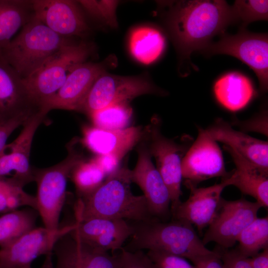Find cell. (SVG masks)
Returning a JSON list of instances; mask_svg holds the SVG:
<instances>
[{"label":"cell","instance_id":"9c48e42d","mask_svg":"<svg viewBox=\"0 0 268 268\" xmlns=\"http://www.w3.org/2000/svg\"><path fill=\"white\" fill-rule=\"evenodd\" d=\"M201 53L212 56L229 55L248 65L256 73L261 93L268 89V36L267 33H256L240 29L235 34L225 33L219 40L211 42Z\"/></svg>","mask_w":268,"mask_h":268},{"label":"cell","instance_id":"d6986e66","mask_svg":"<svg viewBox=\"0 0 268 268\" xmlns=\"http://www.w3.org/2000/svg\"><path fill=\"white\" fill-rule=\"evenodd\" d=\"M24 80L0 54V122L40 110Z\"/></svg>","mask_w":268,"mask_h":268},{"label":"cell","instance_id":"74e56055","mask_svg":"<svg viewBox=\"0 0 268 268\" xmlns=\"http://www.w3.org/2000/svg\"><path fill=\"white\" fill-rule=\"evenodd\" d=\"M123 261L121 268H149L150 261L140 251L133 253L122 251Z\"/></svg>","mask_w":268,"mask_h":268},{"label":"cell","instance_id":"6da1fadb","mask_svg":"<svg viewBox=\"0 0 268 268\" xmlns=\"http://www.w3.org/2000/svg\"><path fill=\"white\" fill-rule=\"evenodd\" d=\"M165 29L179 55L180 66L193 67L192 53L201 51L233 24L231 6L224 0L159 1Z\"/></svg>","mask_w":268,"mask_h":268},{"label":"cell","instance_id":"83f0119b","mask_svg":"<svg viewBox=\"0 0 268 268\" xmlns=\"http://www.w3.org/2000/svg\"><path fill=\"white\" fill-rule=\"evenodd\" d=\"M24 186L12 177H0V212L5 213L22 206L36 210L35 196L26 193Z\"/></svg>","mask_w":268,"mask_h":268},{"label":"cell","instance_id":"ffe728a7","mask_svg":"<svg viewBox=\"0 0 268 268\" xmlns=\"http://www.w3.org/2000/svg\"><path fill=\"white\" fill-rule=\"evenodd\" d=\"M75 229L71 233L80 240L105 252L121 249L135 228L126 220L91 218L75 219Z\"/></svg>","mask_w":268,"mask_h":268},{"label":"cell","instance_id":"e0dca14e","mask_svg":"<svg viewBox=\"0 0 268 268\" xmlns=\"http://www.w3.org/2000/svg\"><path fill=\"white\" fill-rule=\"evenodd\" d=\"M53 252L57 258L55 268H121L123 257L110 255L80 240L71 231L63 236Z\"/></svg>","mask_w":268,"mask_h":268},{"label":"cell","instance_id":"52a82bcc","mask_svg":"<svg viewBox=\"0 0 268 268\" xmlns=\"http://www.w3.org/2000/svg\"><path fill=\"white\" fill-rule=\"evenodd\" d=\"M93 47L85 41L72 42L52 55L24 79L32 96L41 108L59 90L71 70L86 62Z\"/></svg>","mask_w":268,"mask_h":268},{"label":"cell","instance_id":"f1b7e54d","mask_svg":"<svg viewBox=\"0 0 268 268\" xmlns=\"http://www.w3.org/2000/svg\"><path fill=\"white\" fill-rule=\"evenodd\" d=\"M237 250L244 256L251 258L268 248V218L257 217L239 235Z\"/></svg>","mask_w":268,"mask_h":268},{"label":"cell","instance_id":"f35d334b","mask_svg":"<svg viewBox=\"0 0 268 268\" xmlns=\"http://www.w3.org/2000/svg\"><path fill=\"white\" fill-rule=\"evenodd\" d=\"M105 173L107 177L115 172L120 167L122 158L114 154L97 155L93 158Z\"/></svg>","mask_w":268,"mask_h":268},{"label":"cell","instance_id":"4fadbf2b","mask_svg":"<svg viewBox=\"0 0 268 268\" xmlns=\"http://www.w3.org/2000/svg\"><path fill=\"white\" fill-rule=\"evenodd\" d=\"M115 59L110 56L101 62H85L76 66L59 90L43 104L42 108L48 112L53 109L77 111L98 76L114 66Z\"/></svg>","mask_w":268,"mask_h":268},{"label":"cell","instance_id":"7bdbcfd3","mask_svg":"<svg viewBox=\"0 0 268 268\" xmlns=\"http://www.w3.org/2000/svg\"></svg>","mask_w":268,"mask_h":268},{"label":"cell","instance_id":"4316f807","mask_svg":"<svg viewBox=\"0 0 268 268\" xmlns=\"http://www.w3.org/2000/svg\"><path fill=\"white\" fill-rule=\"evenodd\" d=\"M39 215L35 209L28 207L16 209L0 216V248L15 241L36 227Z\"/></svg>","mask_w":268,"mask_h":268},{"label":"cell","instance_id":"9a60e30c","mask_svg":"<svg viewBox=\"0 0 268 268\" xmlns=\"http://www.w3.org/2000/svg\"><path fill=\"white\" fill-rule=\"evenodd\" d=\"M48 113L41 109L31 116L17 138L5 145L0 154V177L14 172L12 177L24 186L34 181V169L30 164L31 147L35 133Z\"/></svg>","mask_w":268,"mask_h":268},{"label":"cell","instance_id":"7c38bea8","mask_svg":"<svg viewBox=\"0 0 268 268\" xmlns=\"http://www.w3.org/2000/svg\"><path fill=\"white\" fill-rule=\"evenodd\" d=\"M76 227L74 222L55 230L35 227L0 248V268H31L34 260L42 255L50 256L57 242Z\"/></svg>","mask_w":268,"mask_h":268},{"label":"cell","instance_id":"d6a6232c","mask_svg":"<svg viewBox=\"0 0 268 268\" xmlns=\"http://www.w3.org/2000/svg\"><path fill=\"white\" fill-rule=\"evenodd\" d=\"M78 2L82 9L91 16L111 27H117L116 11L118 1L78 0Z\"/></svg>","mask_w":268,"mask_h":268},{"label":"cell","instance_id":"484cf974","mask_svg":"<svg viewBox=\"0 0 268 268\" xmlns=\"http://www.w3.org/2000/svg\"><path fill=\"white\" fill-rule=\"evenodd\" d=\"M166 38L159 29L148 26L133 30L129 38V48L137 61L146 65L156 61L166 47Z\"/></svg>","mask_w":268,"mask_h":268},{"label":"cell","instance_id":"4dcf8cb0","mask_svg":"<svg viewBox=\"0 0 268 268\" xmlns=\"http://www.w3.org/2000/svg\"><path fill=\"white\" fill-rule=\"evenodd\" d=\"M133 109L128 102L119 103L92 113L89 117L93 126L104 130H120L129 127Z\"/></svg>","mask_w":268,"mask_h":268},{"label":"cell","instance_id":"d4e9b609","mask_svg":"<svg viewBox=\"0 0 268 268\" xmlns=\"http://www.w3.org/2000/svg\"><path fill=\"white\" fill-rule=\"evenodd\" d=\"M34 15L32 0H0V54Z\"/></svg>","mask_w":268,"mask_h":268},{"label":"cell","instance_id":"603a6c76","mask_svg":"<svg viewBox=\"0 0 268 268\" xmlns=\"http://www.w3.org/2000/svg\"><path fill=\"white\" fill-rule=\"evenodd\" d=\"M231 156L235 169L230 172L232 185L242 193L254 198L261 207H268V172L265 171L239 153L223 145Z\"/></svg>","mask_w":268,"mask_h":268},{"label":"cell","instance_id":"5bb4252c","mask_svg":"<svg viewBox=\"0 0 268 268\" xmlns=\"http://www.w3.org/2000/svg\"><path fill=\"white\" fill-rule=\"evenodd\" d=\"M35 16L57 34L70 38H83L91 31L77 1L32 0Z\"/></svg>","mask_w":268,"mask_h":268},{"label":"cell","instance_id":"1f68e13d","mask_svg":"<svg viewBox=\"0 0 268 268\" xmlns=\"http://www.w3.org/2000/svg\"><path fill=\"white\" fill-rule=\"evenodd\" d=\"M231 8L233 24L239 25L240 29H246L253 22L268 20V0H236Z\"/></svg>","mask_w":268,"mask_h":268},{"label":"cell","instance_id":"7402d4cb","mask_svg":"<svg viewBox=\"0 0 268 268\" xmlns=\"http://www.w3.org/2000/svg\"><path fill=\"white\" fill-rule=\"evenodd\" d=\"M141 126L129 127L120 130H107L85 125L82 129L81 143L97 155L114 154L122 159L140 141Z\"/></svg>","mask_w":268,"mask_h":268},{"label":"cell","instance_id":"5b68a950","mask_svg":"<svg viewBox=\"0 0 268 268\" xmlns=\"http://www.w3.org/2000/svg\"><path fill=\"white\" fill-rule=\"evenodd\" d=\"M131 244L138 249L163 252L188 259H197L214 253L207 249L193 226L185 221L148 222L135 228Z\"/></svg>","mask_w":268,"mask_h":268},{"label":"cell","instance_id":"8fae6325","mask_svg":"<svg viewBox=\"0 0 268 268\" xmlns=\"http://www.w3.org/2000/svg\"><path fill=\"white\" fill-rule=\"evenodd\" d=\"M261 207L256 201L245 199L226 201L222 198L215 216L201 239L203 244L205 246L213 242L221 249L232 247L244 229L258 217Z\"/></svg>","mask_w":268,"mask_h":268},{"label":"cell","instance_id":"b9f144b4","mask_svg":"<svg viewBox=\"0 0 268 268\" xmlns=\"http://www.w3.org/2000/svg\"><path fill=\"white\" fill-rule=\"evenodd\" d=\"M149 268H155L154 266L151 264V263L150 261V264H149Z\"/></svg>","mask_w":268,"mask_h":268},{"label":"cell","instance_id":"60d3db41","mask_svg":"<svg viewBox=\"0 0 268 268\" xmlns=\"http://www.w3.org/2000/svg\"><path fill=\"white\" fill-rule=\"evenodd\" d=\"M252 268H268V248L249 258Z\"/></svg>","mask_w":268,"mask_h":268},{"label":"cell","instance_id":"8992f818","mask_svg":"<svg viewBox=\"0 0 268 268\" xmlns=\"http://www.w3.org/2000/svg\"><path fill=\"white\" fill-rule=\"evenodd\" d=\"M161 121L157 117L143 128L142 139L145 141L156 168L165 184L171 198L170 210L180 202L183 181L181 165L183 158L193 143V138L186 135L180 142L165 136L161 131Z\"/></svg>","mask_w":268,"mask_h":268},{"label":"cell","instance_id":"f546056e","mask_svg":"<svg viewBox=\"0 0 268 268\" xmlns=\"http://www.w3.org/2000/svg\"><path fill=\"white\" fill-rule=\"evenodd\" d=\"M70 178L80 198L86 197L96 190L107 176L94 158L84 159L72 170Z\"/></svg>","mask_w":268,"mask_h":268},{"label":"cell","instance_id":"cb8c5ba5","mask_svg":"<svg viewBox=\"0 0 268 268\" xmlns=\"http://www.w3.org/2000/svg\"><path fill=\"white\" fill-rule=\"evenodd\" d=\"M213 92L218 103L232 112L244 108L256 94L250 79L237 71L228 72L218 78L214 84Z\"/></svg>","mask_w":268,"mask_h":268},{"label":"cell","instance_id":"30bf717a","mask_svg":"<svg viewBox=\"0 0 268 268\" xmlns=\"http://www.w3.org/2000/svg\"><path fill=\"white\" fill-rule=\"evenodd\" d=\"M196 139L184 155L181 165L184 185L189 190L201 182L216 177L224 178L226 171L223 154L217 142L204 129L199 127Z\"/></svg>","mask_w":268,"mask_h":268},{"label":"cell","instance_id":"8d00e7d4","mask_svg":"<svg viewBox=\"0 0 268 268\" xmlns=\"http://www.w3.org/2000/svg\"><path fill=\"white\" fill-rule=\"evenodd\" d=\"M32 115L21 116L0 122V154L6 145V141L11 133L18 127L23 125Z\"/></svg>","mask_w":268,"mask_h":268},{"label":"cell","instance_id":"ab89813d","mask_svg":"<svg viewBox=\"0 0 268 268\" xmlns=\"http://www.w3.org/2000/svg\"><path fill=\"white\" fill-rule=\"evenodd\" d=\"M197 268H224L220 254L214 253L197 259L193 262Z\"/></svg>","mask_w":268,"mask_h":268},{"label":"cell","instance_id":"ba28073f","mask_svg":"<svg viewBox=\"0 0 268 268\" xmlns=\"http://www.w3.org/2000/svg\"><path fill=\"white\" fill-rule=\"evenodd\" d=\"M144 94L164 95L166 92L146 76H121L105 71L95 81L77 111L90 116L97 111L119 103H129Z\"/></svg>","mask_w":268,"mask_h":268},{"label":"cell","instance_id":"ac0fdd59","mask_svg":"<svg viewBox=\"0 0 268 268\" xmlns=\"http://www.w3.org/2000/svg\"><path fill=\"white\" fill-rule=\"evenodd\" d=\"M230 175L218 184L204 188L189 189L188 199L171 210L175 220L195 226L201 233L212 222L217 211L223 190L232 185Z\"/></svg>","mask_w":268,"mask_h":268},{"label":"cell","instance_id":"7a4b0ae2","mask_svg":"<svg viewBox=\"0 0 268 268\" xmlns=\"http://www.w3.org/2000/svg\"><path fill=\"white\" fill-rule=\"evenodd\" d=\"M131 170L127 165L108 176L90 195L78 199L75 219L104 218L146 222L151 216L146 200L131 190Z\"/></svg>","mask_w":268,"mask_h":268},{"label":"cell","instance_id":"3957f363","mask_svg":"<svg viewBox=\"0 0 268 268\" xmlns=\"http://www.w3.org/2000/svg\"><path fill=\"white\" fill-rule=\"evenodd\" d=\"M72 42L52 31L34 15L2 50L1 55L25 79Z\"/></svg>","mask_w":268,"mask_h":268},{"label":"cell","instance_id":"d590c367","mask_svg":"<svg viewBox=\"0 0 268 268\" xmlns=\"http://www.w3.org/2000/svg\"><path fill=\"white\" fill-rule=\"evenodd\" d=\"M221 250L217 251L220 255L224 268H252L249 258L242 255L237 249Z\"/></svg>","mask_w":268,"mask_h":268},{"label":"cell","instance_id":"44dd1931","mask_svg":"<svg viewBox=\"0 0 268 268\" xmlns=\"http://www.w3.org/2000/svg\"><path fill=\"white\" fill-rule=\"evenodd\" d=\"M206 133L217 142L233 149L245 159L268 172V142L252 137L221 118L204 129Z\"/></svg>","mask_w":268,"mask_h":268},{"label":"cell","instance_id":"836d02e7","mask_svg":"<svg viewBox=\"0 0 268 268\" xmlns=\"http://www.w3.org/2000/svg\"><path fill=\"white\" fill-rule=\"evenodd\" d=\"M146 256L155 268H197L183 257L163 252L148 251Z\"/></svg>","mask_w":268,"mask_h":268},{"label":"cell","instance_id":"277c9868","mask_svg":"<svg viewBox=\"0 0 268 268\" xmlns=\"http://www.w3.org/2000/svg\"><path fill=\"white\" fill-rule=\"evenodd\" d=\"M80 138H73L67 145V154L64 160L49 167L34 169V181L37 188L36 210L44 227L49 229L60 227L68 179L73 168L85 159L78 148Z\"/></svg>","mask_w":268,"mask_h":268},{"label":"cell","instance_id":"e575fe53","mask_svg":"<svg viewBox=\"0 0 268 268\" xmlns=\"http://www.w3.org/2000/svg\"><path fill=\"white\" fill-rule=\"evenodd\" d=\"M231 125L239 127L243 132H255L268 136V111L264 109L246 121L234 120Z\"/></svg>","mask_w":268,"mask_h":268},{"label":"cell","instance_id":"2e32d148","mask_svg":"<svg viewBox=\"0 0 268 268\" xmlns=\"http://www.w3.org/2000/svg\"><path fill=\"white\" fill-rule=\"evenodd\" d=\"M136 145L137 160L134 169L131 170V181L142 191L151 215L165 217L171 211L169 191L142 138Z\"/></svg>","mask_w":268,"mask_h":268}]
</instances>
